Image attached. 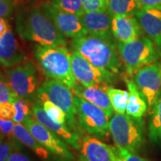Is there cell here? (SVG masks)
<instances>
[{"label": "cell", "instance_id": "6", "mask_svg": "<svg viewBox=\"0 0 161 161\" xmlns=\"http://www.w3.org/2000/svg\"><path fill=\"white\" fill-rule=\"evenodd\" d=\"M77 118L80 128L90 136L104 138L109 131V120L98 107L83 98L74 95Z\"/></svg>", "mask_w": 161, "mask_h": 161}, {"label": "cell", "instance_id": "32", "mask_svg": "<svg viewBox=\"0 0 161 161\" xmlns=\"http://www.w3.org/2000/svg\"><path fill=\"white\" fill-rule=\"evenodd\" d=\"M14 107L12 102H6L0 104V118L3 119H12L14 116Z\"/></svg>", "mask_w": 161, "mask_h": 161}, {"label": "cell", "instance_id": "4", "mask_svg": "<svg viewBox=\"0 0 161 161\" xmlns=\"http://www.w3.org/2000/svg\"><path fill=\"white\" fill-rule=\"evenodd\" d=\"M140 122L127 114L116 113L109 120V131L114 143L136 154L144 142Z\"/></svg>", "mask_w": 161, "mask_h": 161}, {"label": "cell", "instance_id": "17", "mask_svg": "<svg viewBox=\"0 0 161 161\" xmlns=\"http://www.w3.org/2000/svg\"><path fill=\"white\" fill-rule=\"evenodd\" d=\"M25 60V54L9 28L0 39V64L6 67H14Z\"/></svg>", "mask_w": 161, "mask_h": 161}, {"label": "cell", "instance_id": "1", "mask_svg": "<svg viewBox=\"0 0 161 161\" xmlns=\"http://www.w3.org/2000/svg\"><path fill=\"white\" fill-rule=\"evenodd\" d=\"M17 31L23 40L42 46H66L64 35L43 10L34 7L20 13L17 20Z\"/></svg>", "mask_w": 161, "mask_h": 161}, {"label": "cell", "instance_id": "40", "mask_svg": "<svg viewBox=\"0 0 161 161\" xmlns=\"http://www.w3.org/2000/svg\"></svg>", "mask_w": 161, "mask_h": 161}, {"label": "cell", "instance_id": "8", "mask_svg": "<svg viewBox=\"0 0 161 161\" xmlns=\"http://www.w3.org/2000/svg\"><path fill=\"white\" fill-rule=\"evenodd\" d=\"M37 93L46 96L65 113L66 123L72 131L76 133L77 109L74 102V95L69 86L59 80L51 78L45 80L39 86Z\"/></svg>", "mask_w": 161, "mask_h": 161}, {"label": "cell", "instance_id": "33", "mask_svg": "<svg viewBox=\"0 0 161 161\" xmlns=\"http://www.w3.org/2000/svg\"><path fill=\"white\" fill-rule=\"evenodd\" d=\"M15 122L12 119H3L0 118V130L5 135L13 134V129Z\"/></svg>", "mask_w": 161, "mask_h": 161}, {"label": "cell", "instance_id": "11", "mask_svg": "<svg viewBox=\"0 0 161 161\" xmlns=\"http://www.w3.org/2000/svg\"><path fill=\"white\" fill-rule=\"evenodd\" d=\"M134 81L147 104L153 108L161 94V64H151L134 75Z\"/></svg>", "mask_w": 161, "mask_h": 161}, {"label": "cell", "instance_id": "36", "mask_svg": "<svg viewBox=\"0 0 161 161\" xmlns=\"http://www.w3.org/2000/svg\"><path fill=\"white\" fill-rule=\"evenodd\" d=\"M7 161H31V160L23 153L19 152L17 150L11 153Z\"/></svg>", "mask_w": 161, "mask_h": 161}, {"label": "cell", "instance_id": "38", "mask_svg": "<svg viewBox=\"0 0 161 161\" xmlns=\"http://www.w3.org/2000/svg\"><path fill=\"white\" fill-rule=\"evenodd\" d=\"M2 140H3V133L0 130V142H2Z\"/></svg>", "mask_w": 161, "mask_h": 161}, {"label": "cell", "instance_id": "12", "mask_svg": "<svg viewBox=\"0 0 161 161\" xmlns=\"http://www.w3.org/2000/svg\"><path fill=\"white\" fill-rule=\"evenodd\" d=\"M41 9L65 37L75 39L87 35L77 15L61 11L50 2L44 3L41 6Z\"/></svg>", "mask_w": 161, "mask_h": 161}, {"label": "cell", "instance_id": "28", "mask_svg": "<svg viewBox=\"0 0 161 161\" xmlns=\"http://www.w3.org/2000/svg\"><path fill=\"white\" fill-rule=\"evenodd\" d=\"M17 96L12 91L7 77L0 72V104L9 102L13 103Z\"/></svg>", "mask_w": 161, "mask_h": 161}, {"label": "cell", "instance_id": "9", "mask_svg": "<svg viewBox=\"0 0 161 161\" xmlns=\"http://www.w3.org/2000/svg\"><path fill=\"white\" fill-rule=\"evenodd\" d=\"M70 57L72 73L78 83L81 85H108L114 81V72L94 66L77 51L73 50Z\"/></svg>", "mask_w": 161, "mask_h": 161}, {"label": "cell", "instance_id": "24", "mask_svg": "<svg viewBox=\"0 0 161 161\" xmlns=\"http://www.w3.org/2000/svg\"><path fill=\"white\" fill-rule=\"evenodd\" d=\"M37 103L40 104L45 110L48 116L52 120L55 121L58 123L66 125V116L65 113L60 109V108L52 102L49 98L41 94H37Z\"/></svg>", "mask_w": 161, "mask_h": 161}, {"label": "cell", "instance_id": "2", "mask_svg": "<svg viewBox=\"0 0 161 161\" xmlns=\"http://www.w3.org/2000/svg\"><path fill=\"white\" fill-rule=\"evenodd\" d=\"M72 46L73 50L94 66L109 70L114 74L119 72L122 66L120 56L110 39L86 35L73 39Z\"/></svg>", "mask_w": 161, "mask_h": 161}, {"label": "cell", "instance_id": "39", "mask_svg": "<svg viewBox=\"0 0 161 161\" xmlns=\"http://www.w3.org/2000/svg\"><path fill=\"white\" fill-rule=\"evenodd\" d=\"M108 1H109V0H108Z\"/></svg>", "mask_w": 161, "mask_h": 161}, {"label": "cell", "instance_id": "14", "mask_svg": "<svg viewBox=\"0 0 161 161\" xmlns=\"http://www.w3.org/2000/svg\"><path fill=\"white\" fill-rule=\"evenodd\" d=\"M79 18L87 35L110 39L112 16L108 11L85 12Z\"/></svg>", "mask_w": 161, "mask_h": 161}, {"label": "cell", "instance_id": "13", "mask_svg": "<svg viewBox=\"0 0 161 161\" xmlns=\"http://www.w3.org/2000/svg\"><path fill=\"white\" fill-rule=\"evenodd\" d=\"M79 161H116L113 146L90 135L84 136L80 143Z\"/></svg>", "mask_w": 161, "mask_h": 161}, {"label": "cell", "instance_id": "21", "mask_svg": "<svg viewBox=\"0 0 161 161\" xmlns=\"http://www.w3.org/2000/svg\"><path fill=\"white\" fill-rule=\"evenodd\" d=\"M16 140L30 148L35 154L43 160H48L49 158V152L42 146L34 136L31 134L23 124L15 123L12 134Z\"/></svg>", "mask_w": 161, "mask_h": 161}, {"label": "cell", "instance_id": "20", "mask_svg": "<svg viewBox=\"0 0 161 161\" xmlns=\"http://www.w3.org/2000/svg\"><path fill=\"white\" fill-rule=\"evenodd\" d=\"M125 83L128 91L126 114L136 119L140 120L146 112L148 104L141 95L134 81L125 78Z\"/></svg>", "mask_w": 161, "mask_h": 161}, {"label": "cell", "instance_id": "35", "mask_svg": "<svg viewBox=\"0 0 161 161\" xmlns=\"http://www.w3.org/2000/svg\"><path fill=\"white\" fill-rule=\"evenodd\" d=\"M142 8L161 10V0H137Z\"/></svg>", "mask_w": 161, "mask_h": 161}, {"label": "cell", "instance_id": "18", "mask_svg": "<svg viewBox=\"0 0 161 161\" xmlns=\"http://www.w3.org/2000/svg\"><path fill=\"white\" fill-rule=\"evenodd\" d=\"M135 16L145 33L157 47L161 49V10L140 8Z\"/></svg>", "mask_w": 161, "mask_h": 161}, {"label": "cell", "instance_id": "10", "mask_svg": "<svg viewBox=\"0 0 161 161\" xmlns=\"http://www.w3.org/2000/svg\"><path fill=\"white\" fill-rule=\"evenodd\" d=\"M23 124L29 129L34 137L54 155L64 161L73 160V154L64 140L35 119L33 114L26 119Z\"/></svg>", "mask_w": 161, "mask_h": 161}, {"label": "cell", "instance_id": "7", "mask_svg": "<svg viewBox=\"0 0 161 161\" xmlns=\"http://www.w3.org/2000/svg\"><path fill=\"white\" fill-rule=\"evenodd\" d=\"M6 77L12 91L17 98L33 102L37 97V72L31 61H25L6 71Z\"/></svg>", "mask_w": 161, "mask_h": 161}, {"label": "cell", "instance_id": "31", "mask_svg": "<svg viewBox=\"0 0 161 161\" xmlns=\"http://www.w3.org/2000/svg\"><path fill=\"white\" fill-rule=\"evenodd\" d=\"M18 146L15 142L9 141H2L0 142V161H7L11 154L17 151Z\"/></svg>", "mask_w": 161, "mask_h": 161}, {"label": "cell", "instance_id": "34", "mask_svg": "<svg viewBox=\"0 0 161 161\" xmlns=\"http://www.w3.org/2000/svg\"><path fill=\"white\" fill-rule=\"evenodd\" d=\"M13 5L11 0H0V18H5L11 14Z\"/></svg>", "mask_w": 161, "mask_h": 161}, {"label": "cell", "instance_id": "5", "mask_svg": "<svg viewBox=\"0 0 161 161\" xmlns=\"http://www.w3.org/2000/svg\"><path fill=\"white\" fill-rule=\"evenodd\" d=\"M118 51L127 72L130 75H134L143 66L153 64L157 58L153 42L146 37L119 43Z\"/></svg>", "mask_w": 161, "mask_h": 161}, {"label": "cell", "instance_id": "30", "mask_svg": "<svg viewBox=\"0 0 161 161\" xmlns=\"http://www.w3.org/2000/svg\"><path fill=\"white\" fill-rule=\"evenodd\" d=\"M85 12L108 11V0H80Z\"/></svg>", "mask_w": 161, "mask_h": 161}, {"label": "cell", "instance_id": "19", "mask_svg": "<svg viewBox=\"0 0 161 161\" xmlns=\"http://www.w3.org/2000/svg\"><path fill=\"white\" fill-rule=\"evenodd\" d=\"M112 34L119 43H127L140 37V26L134 15H115L112 17Z\"/></svg>", "mask_w": 161, "mask_h": 161}, {"label": "cell", "instance_id": "23", "mask_svg": "<svg viewBox=\"0 0 161 161\" xmlns=\"http://www.w3.org/2000/svg\"><path fill=\"white\" fill-rule=\"evenodd\" d=\"M148 130L151 140L154 143L161 144V94L153 106Z\"/></svg>", "mask_w": 161, "mask_h": 161}, {"label": "cell", "instance_id": "29", "mask_svg": "<svg viewBox=\"0 0 161 161\" xmlns=\"http://www.w3.org/2000/svg\"><path fill=\"white\" fill-rule=\"evenodd\" d=\"M113 148L115 153L116 161H148L123 147L116 145L115 146H113Z\"/></svg>", "mask_w": 161, "mask_h": 161}, {"label": "cell", "instance_id": "27", "mask_svg": "<svg viewBox=\"0 0 161 161\" xmlns=\"http://www.w3.org/2000/svg\"><path fill=\"white\" fill-rule=\"evenodd\" d=\"M50 3L61 11L77 15L78 17H80L85 13L80 0H52Z\"/></svg>", "mask_w": 161, "mask_h": 161}, {"label": "cell", "instance_id": "25", "mask_svg": "<svg viewBox=\"0 0 161 161\" xmlns=\"http://www.w3.org/2000/svg\"><path fill=\"white\" fill-rule=\"evenodd\" d=\"M107 92L114 111L117 114H126V108L128 100V92L126 90L116 89L108 86Z\"/></svg>", "mask_w": 161, "mask_h": 161}, {"label": "cell", "instance_id": "26", "mask_svg": "<svg viewBox=\"0 0 161 161\" xmlns=\"http://www.w3.org/2000/svg\"><path fill=\"white\" fill-rule=\"evenodd\" d=\"M13 104L15 113L12 120L15 123L23 124L26 119L32 115L31 102L17 97Z\"/></svg>", "mask_w": 161, "mask_h": 161}, {"label": "cell", "instance_id": "3", "mask_svg": "<svg viewBox=\"0 0 161 161\" xmlns=\"http://www.w3.org/2000/svg\"><path fill=\"white\" fill-rule=\"evenodd\" d=\"M70 55L66 46L37 45L35 49V57L44 74L72 89L77 80L72 73Z\"/></svg>", "mask_w": 161, "mask_h": 161}, {"label": "cell", "instance_id": "15", "mask_svg": "<svg viewBox=\"0 0 161 161\" xmlns=\"http://www.w3.org/2000/svg\"><path fill=\"white\" fill-rule=\"evenodd\" d=\"M107 85H96L84 86L78 83L72 88V93L95 104L105 113L108 117L113 116L114 110L107 92Z\"/></svg>", "mask_w": 161, "mask_h": 161}, {"label": "cell", "instance_id": "16", "mask_svg": "<svg viewBox=\"0 0 161 161\" xmlns=\"http://www.w3.org/2000/svg\"><path fill=\"white\" fill-rule=\"evenodd\" d=\"M32 114L35 119L57 134L62 140L69 143L75 149H80L81 142H80V138L78 134L69 129L66 125L58 123L50 119L42 106L37 102L32 105Z\"/></svg>", "mask_w": 161, "mask_h": 161}, {"label": "cell", "instance_id": "22", "mask_svg": "<svg viewBox=\"0 0 161 161\" xmlns=\"http://www.w3.org/2000/svg\"><path fill=\"white\" fill-rule=\"evenodd\" d=\"M141 8L137 0H109L108 11L112 17L115 15H135Z\"/></svg>", "mask_w": 161, "mask_h": 161}, {"label": "cell", "instance_id": "37", "mask_svg": "<svg viewBox=\"0 0 161 161\" xmlns=\"http://www.w3.org/2000/svg\"><path fill=\"white\" fill-rule=\"evenodd\" d=\"M9 25H8L7 21L4 18H0V39L5 35V33L9 29Z\"/></svg>", "mask_w": 161, "mask_h": 161}]
</instances>
